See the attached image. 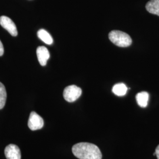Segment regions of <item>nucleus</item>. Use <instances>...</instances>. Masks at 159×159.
Returning <instances> with one entry per match:
<instances>
[{
  "instance_id": "obj_14",
  "label": "nucleus",
  "mask_w": 159,
  "mask_h": 159,
  "mask_svg": "<svg viewBox=\"0 0 159 159\" xmlns=\"http://www.w3.org/2000/svg\"><path fill=\"white\" fill-rule=\"evenodd\" d=\"M155 153L156 154V156L157 157V159H159V145H158V146L156 148Z\"/></svg>"
},
{
  "instance_id": "obj_4",
  "label": "nucleus",
  "mask_w": 159,
  "mask_h": 159,
  "mask_svg": "<svg viewBox=\"0 0 159 159\" xmlns=\"http://www.w3.org/2000/svg\"><path fill=\"white\" fill-rule=\"evenodd\" d=\"M44 125V120L43 118L35 111H32L29 117L28 126L31 130H40Z\"/></svg>"
},
{
  "instance_id": "obj_3",
  "label": "nucleus",
  "mask_w": 159,
  "mask_h": 159,
  "mask_svg": "<svg viewBox=\"0 0 159 159\" xmlns=\"http://www.w3.org/2000/svg\"><path fill=\"white\" fill-rule=\"evenodd\" d=\"M82 94L81 89L75 85L67 86L65 88L63 92V97L64 99L69 102L76 101Z\"/></svg>"
},
{
  "instance_id": "obj_6",
  "label": "nucleus",
  "mask_w": 159,
  "mask_h": 159,
  "mask_svg": "<svg viewBox=\"0 0 159 159\" xmlns=\"http://www.w3.org/2000/svg\"><path fill=\"white\" fill-rule=\"evenodd\" d=\"M7 159H21V154L19 148L16 144L8 145L4 150Z\"/></svg>"
},
{
  "instance_id": "obj_11",
  "label": "nucleus",
  "mask_w": 159,
  "mask_h": 159,
  "mask_svg": "<svg viewBox=\"0 0 159 159\" xmlns=\"http://www.w3.org/2000/svg\"><path fill=\"white\" fill-rule=\"evenodd\" d=\"M114 94L117 96H124L127 91V86L123 83H119L114 85L112 89Z\"/></svg>"
},
{
  "instance_id": "obj_12",
  "label": "nucleus",
  "mask_w": 159,
  "mask_h": 159,
  "mask_svg": "<svg viewBox=\"0 0 159 159\" xmlns=\"http://www.w3.org/2000/svg\"><path fill=\"white\" fill-rule=\"evenodd\" d=\"M7 100V92L5 86L0 82V110L4 108Z\"/></svg>"
},
{
  "instance_id": "obj_1",
  "label": "nucleus",
  "mask_w": 159,
  "mask_h": 159,
  "mask_svg": "<svg viewBox=\"0 0 159 159\" xmlns=\"http://www.w3.org/2000/svg\"><path fill=\"white\" fill-rule=\"evenodd\" d=\"M72 152L79 159H102V154L96 145L89 143H79L73 146Z\"/></svg>"
},
{
  "instance_id": "obj_9",
  "label": "nucleus",
  "mask_w": 159,
  "mask_h": 159,
  "mask_svg": "<svg viewBox=\"0 0 159 159\" xmlns=\"http://www.w3.org/2000/svg\"><path fill=\"white\" fill-rule=\"evenodd\" d=\"M146 8L150 13L159 16V0H150L147 3Z\"/></svg>"
},
{
  "instance_id": "obj_7",
  "label": "nucleus",
  "mask_w": 159,
  "mask_h": 159,
  "mask_svg": "<svg viewBox=\"0 0 159 159\" xmlns=\"http://www.w3.org/2000/svg\"><path fill=\"white\" fill-rule=\"evenodd\" d=\"M37 56L40 65L42 66H45L50 55L46 47L44 46H40L37 48Z\"/></svg>"
},
{
  "instance_id": "obj_10",
  "label": "nucleus",
  "mask_w": 159,
  "mask_h": 159,
  "mask_svg": "<svg viewBox=\"0 0 159 159\" xmlns=\"http://www.w3.org/2000/svg\"><path fill=\"white\" fill-rule=\"evenodd\" d=\"M37 36L40 40L48 45H51L53 43L51 35L44 29H41L37 32Z\"/></svg>"
},
{
  "instance_id": "obj_13",
  "label": "nucleus",
  "mask_w": 159,
  "mask_h": 159,
  "mask_svg": "<svg viewBox=\"0 0 159 159\" xmlns=\"http://www.w3.org/2000/svg\"><path fill=\"white\" fill-rule=\"evenodd\" d=\"M4 47L2 45V43H1V40H0V56H2L4 54Z\"/></svg>"
},
{
  "instance_id": "obj_5",
  "label": "nucleus",
  "mask_w": 159,
  "mask_h": 159,
  "mask_svg": "<svg viewBox=\"0 0 159 159\" xmlns=\"http://www.w3.org/2000/svg\"><path fill=\"white\" fill-rule=\"evenodd\" d=\"M0 24L12 36H17L18 34L17 27L15 23L12 21L11 18L4 16H1L0 17Z\"/></svg>"
},
{
  "instance_id": "obj_2",
  "label": "nucleus",
  "mask_w": 159,
  "mask_h": 159,
  "mask_svg": "<svg viewBox=\"0 0 159 159\" xmlns=\"http://www.w3.org/2000/svg\"><path fill=\"white\" fill-rule=\"evenodd\" d=\"M108 38L114 44L120 47H127L132 43V40L129 34L119 30L111 31L108 34Z\"/></svg>"
},
{
  "instance_id": "obj_8",
  "label": "nucleus",
  "mask_w": 159,
  "mask_h": 159,
  "mask_svg": "<svg viewBox=\"0 0 159 159\" xmlns=\"http://www.w3.org/2000/svg\"><path fill=\"white\" fill-rule=\"evenodd\" d=\"M136 97L137 104L140 107L144 108L148 106V101L149 98V94L148 92L142 91L139 93Z\"/></svg>"
}]
</instances>
